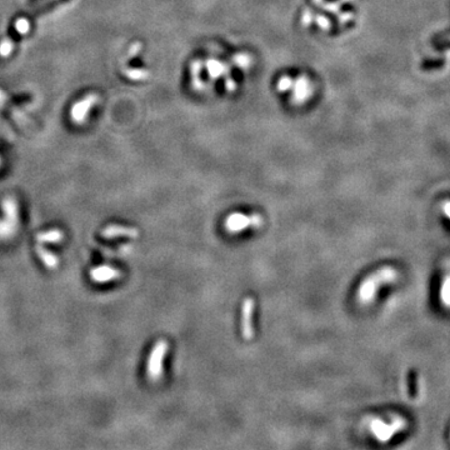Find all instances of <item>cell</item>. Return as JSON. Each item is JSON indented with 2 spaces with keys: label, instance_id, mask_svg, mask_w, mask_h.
Returning <instances> with one entry per match:
<instances>
[{
  "label": "cell",
  "instance_id": "obj_1",
  "mask_svg": "<svg viewBox=\"0 0 450 450\" xmlns=\"http://www.w3.org/2000/svg\"><path fill=\"white\" fill-rule=\"evenodd\" d=\"M396 278H398V271L393 267L380 268L379 270H376L375 273L368 276L363 281V284L359 286V290H358L357 294L358 300L364 305L373 303L376 294H378L379 288L386 285V284L394 283Z\"/></svg>",
  "mask_w": 450,
  "mask_h": 450
},
{
  "label": "cell",
  "instance_id": "obj_2",
  "mask_svg": "<svg viewBox=\"0 0 450 450\" xmlns=\"http://www.w3.org/2000/svg\"><path fill=\"white\" fill-rule=\"evenodd\" d=\"M168 342L164 339L158 340L150 352L147 361V375L150 380L157 381L163 376V365L165 355L168 353Z\"/></svg>",
  "mask_w": 450,
  "mask_h": 450
},
{
  "label": "cell",
  "instance_id": "obj_3",
  "mask_svg": "<svg viewBox=\"0 0 450 450\" xmlns=\"http://www.w3.org/2000/svg\"><path fill=\"white\" fill-rule=\"evenodd\" d=\"M405 427H407V422L401 417H395L390 423H385L380 418H374L370 422V432L381 443H386Z\"/></svg>",
  "mask_w": 450,
  "mask_h": 450
},
{
  "label": "cell",
  "instance_id": "obj_4",
  "mask_svg": "<svg viewBox=\"0 0 450 450\" xmlns=\"http://www.w3.org/2000/svg\"><path fill=\"white\" fill-rule=\"evenodd\" d=\"M264 220L263 216L259 214H252V215H245V214L234 213L229 215L225 220V229L229 233L237 234V233L244 232L248 228H259L262 227Z\"/></svg>",
  "mask_w": 450,
  "mask_h": 450
},
{
  "label": "cell",
  "instance_id": "obj_5",
  "mask_svg": "<svg viewBox=\"0 0 450 450\" xmlns=\"http://www.w3.org/2000/svg\"><path fill=\"white\" fill-rule=\"evenodd\" d=\"M98 101V96L95 94H90L87 95L85 98H83L82 100L77 101L74 105L70 109V118H72L73 123L75 124H83L87 119L88 113Z\"/></svg>",
  "mask_w": 450,
  "mask_h": 450
},
{
  "label": "cell",
  "instance_id": "obj_6",
  "mask_svg": "<svg viewBox=\"0 0 450 450\" xmlns=\"http://www.w3.org/2000/svg\"><path fill=\"white\" fill-rule=\"evenodd\" d=\"M254 308L255 304L253 298H245L242 305V335L247 340L253 339L254 337V328H253Z\"/></svg>",
  "mask_w": 450,
  "mask_h": 450
},
{
  "label": "cell",
  "instance_id": "obj_7",
  "mask_svg": "<svg viewBox=\"0 0 450 450\" xmlns=\"http://www.w3.org/2000/svg\"><path fill=\"white\" fill-rule=\"evenodd\" d=\"M90 276L95 283L103 284L120 278L121 273L120 270L110 267V265H99V267H95L90 270Z\"/></svg>",
  "mask_w": 450,
  "mask_h": 450
},
{
  "label": "cell",
  "instance_id": "obj_8",
  "mask_svg": "<svg viewBox=\"0 0 450 450\" xmlns=\"http://www.w3.org/2000/svg\"><path fill=\"white\" fill-rule=\"evenodd\" d=\"M101 237L104 238H138L139 232L137 228L124 227V225H118V224H111L101 230Z\"/></svg>",
  "mask_w": 450,
  "mask_h": 450
},
{
  "label": "cell",
  "instance_id": "obj_9",
  "mask_svg": "<svg viewBox=\"0 0 450 450\" xmlns=\"http://www.w3.org/2000/svg\"><path fill=\"white\" fill-rule=\"evenodd\" d=\"M35 250H36V254H38V257L40 258V260L43 262V264L45 265V267L50 268V269H54V268L58 267V264H59V260H58V257L54 254V253H52L50 250H48L47 248H44L43 245H36Z\"/></svg>",
  "mask_w": 450,
  "mask_h": 450
},
{
  "label": "cell",
  "instance_id": "obj_10",
  "mask_svg": "<svg viewBox=\"0 0 450 450\" xmlns=\"http://www.w3.org/2000/svg\"><path fill=\"white\" fill-rule=\"evenodd\" d=\"M63 238H64V233L60 229H50L47 232L39 233L36 235V240H38L40 244H53V243H59L62 242Z\"/></svg>",
  "mask_w": 450,
  "mask_h": 450
},
{
  "label": "cell",
  "instance_id": "obj_11",
  "mask_svg": "<svg viewBox=\"0 0 450 450\" xmlns=\"http://www.w3.org/2000/svg\"><path fill=\"white\" fill-rule=\"evenodd\" d=\"M0 108L8 111L9 115H10L13 119H15V120H18V121L25 120V118H24L23 114H21L20 111L16 110V109L14 108L10 103H9L8 98H6V95L3 93V90L1 89H0Z\"/></svg>",
  "mask_w": 450,
  "mask_h": 450
},
{
  "label": "cell",
  "instance_id": "obj_12",
  "mask_svg": "<svg viewBox=\"0 0 450 450\" xmlns=\"http://www.w3.org/2000/svg\"><path fill=\"white\" fill-rule=\"evenodd\" d=\"M440 300H442L443 305L450 308V275H447L443 280L442 288H440Z\"/></svg>",
  "mask_w": 450,
  "mask_h": 450
},
{
  "label": "cell",
  "instance_id": "obj_13",
  "mask_svg": "<svg viewBox=\"0 0 450 450\" xmlns=\"http://www.w3.org/2000/svg\"><path fill=\"white\" fill-rule=\"evenodd\" d=\"M14 50V40L10 36H6L1 43H0V57L8 58L10 57Z\"/></svg>",
  "mask_w": 450,
  "mask_h": 450
},
{
  "label": "cell",
  "instance_id": "obj_14",
  "mask_svg": "<svg viewBox=\"0 0 450 450\" xmlns=\"http://www.w3.org/2000/svg\"><path fill=\"white\" fill-rule=\"evenodd\" d=\"M14 26H15V30L18 31V34H20V35H26V34L30 33V28H31L30 21H29L26 18L16 19L15 25Z\"/></svg>",
  "mask_w": 450,
  "mask_h": 450
},
{
  "label": "cell",
  "instance_id": "obj_15",
  "mask_svg": "<svg viewBox=\"0 0 450 450\" xmlns=\"http://www.w3.org/2000/svg\"><path fill=\"white\" fill-rule=\"evenodd\" d=\"M443 211H444L445 215L450 219V201L449 203L444 204V206H443Z\"/></svg>",
  "mask_w": 450,
  "mask_h": 450
},
{
  "label": "cell",
  "instance_id": "obj_16",
  "mask_svg": "<svg viewBox=\"0 0 450 450\" xmlns=\"http://www.w3.org/2000/svg\"><path fill=\"white\" fill-rule=\"evenodd\" d=\"M47 1H53V0H33V1H31V3H29V6H35V5H38V4H45L47 3Z\"/></svg>",
  "mask_w": 450,
  "mask_h": 450
},
{
  "label": "cell",
  "instance_id": "obj_17",
  "mask_svg": "<svg viewBox=\"0 0 450 450\" xmlns=\"http://www.w3.org/2000/svg\"><path fill=\"white\" fill-rule=\"evenodd\" d=\"M0 164H1V159H0Z\"/></svg>",
  "mask_w": 450,
  "mask_h": 450
}]
</instances>
